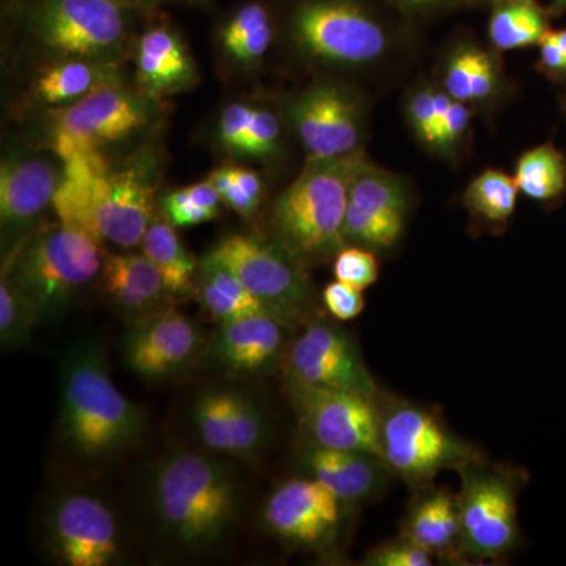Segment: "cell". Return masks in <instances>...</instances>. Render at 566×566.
I'll list each match as a JSON object with an SVG mask.
<instances>
[{"label": "cell", "instance_id": "obj_1", "mask_svg": "<svg viewBox=\"0 0 566 566\" xmlns=\"http://www.w3.org/2000/svg\"><path fill=\"white\" fill-rule=\"evenodd\" d=\"M156 189L147 163L111 172L103 155H74L63 159L52 208L63 226L129 249L142 244L153 222Z\"/></svg>", "mask_w": 566, "mask_h": 566}, {"label": "cell", "instance_id": "obj_2", "mask_svg": "<svg viewBox=\"0 0 566 566\" xmlns=\"http://www.w3.org/2000/svg\"><path fill=\"white\" fill-rule=\"evenodd\" d=\"M59 428L71 452L87 461L120 452L140 433L139 408L112 381L95 345L76 346L63 360Z\"/></svg>", "mask_w": 566, "mask_h": 566}, {"label": "cell", "instance_id": "obj_3", "mask_svg": "<svg viewBox=\"0 0 566 566\" xmlns=\"http://www.w3.org/2000/svg\"><path fill=\"white\" fill-rule=\"evenodd\" d=\"M363 151L338 158L308 159L275 200V238L301 263H318L345 248V216L354 174Z\"/></svg>", "mask_w": 566, "mask_h": 566}, {"label": "cell", "instance_id": "obj_4", "mask_svg": "<svg viewBox=\"0 0 566 566\" xmlns=\"http://www.w3.org/2000/svg\"><path fill=\"white\" fill-rule=\"evenodd\" d=\"M153 504L175 542L200 549L214 545L232 526L237 485L229 471L210 458L175 453L156 471Z\"/></svg>", "mask_w": 566, "mask_h": 566}, {"label": "cell", "instance_id": "obj_5", "mask_svg": "<svg viewBox=\"0 0 566 566\" xmlns=\"http://www.w3.org/2000/svg\"><path fill=\"white\" fill-rule=\"evenodd\" d=\"M99 245L91 234L59 222L21 249L10 281L39 319L55 316L102 273Z\"/></svg>", "mask_w": 566, "mask_h": 566}, {"label": "cell", "instance_id": "obj_6", "mask_svg": "<svg viewBox=\"0 0 566 566\" xmlns=\"http://www.w3.org/2000/svg\"><path fill=\"white\" fill-rule=\"evenodd\" d=\"M379 405L382 458L409 486H430L447 469L458 472L480 458L434 409L400 398H379Z\"/></svg>", "mask_w": 566, "mask_h": 566}, {"label": "cell", "instance_id": "obj_7", "mask_svg": "<svg viewBox=\"0 0 566 566\" xmlns=\"http://www.w3.org/2000/svg\"><path fill=\"white\" fill-rule=\"evenodd\" d=\"M205 259L237 275L245 289L285 324L305 318L314 308V290L301 268L303 263L277 240L230 234Z\"/></svg>", "mask_w": 566, "mask_h": 566}, {"label": "cell", "instance_id": "obj_8", "mask_svg": "<svg viewBox=\"0 0 566 566\" xmlns=\"http://www.w3.org/2000/svg\"><path fill=\"white\" fill-rule=\"evenodd\" d=\"M458 474L464 557L490 560L515 549L521 538L516 480L486 464L482 457L463 465Z\"/></svg>", "mask_w": 566, "mask_h": 566}, {"label": "cell", "instance_id": "obj_9", "mask_svg": "<svg viewBox=\"0 0 566 566\" xmlns=\"http://www.w3.org/2000/svg\"><path fill=\"white\" fill-rule=\"evenodd\" d=\"M123 9L117 0H39L32 29L48 51L63 59L109 63L126 40Z\"/></svg>", "mask_w": 566, "mask_h": 566}, {"label": "cell", "instance_id": "obj_10", "mask_svg": "<svg viewBox=\"0 0 566 566\" xmlns=\"http://www.w3.org/2000/svg\"><path fill=\"white\" fill-rule=\"evenodd\" d=\"M292 31L305 55L329 65H368L387 48L381 25L348 0H308L294 13Z\"/></svg>", "mask_w": 566, "mask_h": 566}, {"label": "cell", "instance_id": "obj_11", "mask_svg": "<svg viewBox=\"0 0 566 566\" xmlns=\"http://www.w3.org/2000/svg\"><path fill=\"white\" fill-rule=\"evenodd\" d=\"M290 394L311 444L382 458L379 395L300 385H290Z\"/></svg>", "mask_w": 566, "mask_h": 566}, {"label": "cell", "instance_id": "obj_12", "mask_svg": "<svg viewBox=\"0 0 566 566\" xmlns=\"http://www.w3.org/2000/svg\"><path fill=\"white\" fill-rule=\"evenodd\" d=\"M151 96L107 85L52 112L55 120V153L61 158L74 153H96L147 126L153 117Z\"/></svg>", "mask_w": 566, "mask_h": 566}, {"label": "cell", "instance_id": "obj_13", "mask_svg": "<svg viewBox=\"0 0 566 566\" xmlns=\"http://www.w3.org/2000/svg\"><path fill=\"white\" fill-rule=\"evenodd\" d=\"M290 385L327 387L378 397V385L363 354L340 327L322 322L308 323L290 345L285 356Z\"/></svg>", "mask_w": 566, "mask_h": 566}, {"label": "cell", "instance_id": "obj_14", "mask_svg": "<svg viewBox=\"0 0 566 566\" xmlns=\"http://www.w3.org/2000/svg\"><path fill=\"white\" fill-rule=\"evenodd\" d=\"M286 115L308 159L338 158L359 150L363 104L345 85L307 88L289 103Z\"/></svg>", "mask_w": 566, "mask_h": 566}, {"label": "cell", "instance_id": "obj_15", "mask_svg": "<svg viewBox=\"0 0 566 566\" xmlns=\"http://www.w3.org/2000/svg\"><path fill=\"white\" fill-rule=\"evenodd\" d=\"M48 535L54 556L69 566H107L120 556V531L95 495L66 493L51 506Z\"/></svg>", "mask_w": 566, "mask_h": 566}, {"label": "cell", "instance_id": "obj_16", "mask_svg": "<svg viewBox=\"0 0 566 566\" xmlns=\"http://www.w3.org/2000/svg\"><path fill=\"white\" fill-rule=\"evenodd\" d=\"M134 322L123 340V357L142 378H169L191 363L202 345L199 327L175 308H159Z\"/></svg>", "mask_w": 566, "mask_h": 566}, {"label": "cell", "instance_id": "obj_17", "mask_svg": "<svg viewBox=\"0 0 566 566\" xmlns=\"http://www.w3.org/2000/svg\"><path fill=\"white\" fill-rule=\"evenodd\" d=\"M342 504L327 488L311 479L282 483L268 499L264 523L279 538L300 546H319L333 538Z\"/></svg>", "mask_w": 566, "mask_h": 566}, {"label": "cell", "instance_id": "obj_18", "mask_svg": "<svg viewBox=\"0 0 566 566\" xmlns=\"http://www.w3.org/2000/svg\"><path fill=\"white\" fill-rule=\"evenodd\" d=\"M63 180L61 156L18 150L0 167V221L3 233H21L52 207Z\"/></svg>", "mask_w": 566, "mask_h": 566}, {"label": "cell", "instance_id": "obj_19", "mask_svg": "<svg viewBox=\"0 0 566 566\" xmlns=\"http://www.w3.org/2000/svg\"><path fill=\"white\" fill-rule=\"evenodd\" d=\"M193 422L205 447L227 455H252L266 436V422L259 406L233 390L200 395L193 408Z\"/></svg>", "mask_w": 566, "mask_h": 566}, {"label": "cell", "instance_id": "obj_20", "mask_svg": "<svg viewBox=\"0 0 566 566\" xmlns=\"http://www.w3.org/2000/svg\"><path fill=\"white\" fill-rule=\"evenodd\" d=\"M304 471L322 483L342 504H363L385 493L390 471L385 458L359 450L308 446L301 457Z\"/></svg>", "mask_w": 566, "mask_h": 566}, {"label": "cell", "instance_id": "obj_21", "mask_svg": "<svg viewBox=\"0 0 566 566\" xmlns=\"http://www.w3.org/2000/svg\"><path fill=\"white\" fill-rule=\"evenodd\" d=\"M285 323L271 314L245 316L221 323L212 354L216 363L234 375H259L281 359Z\"/></svg>", "mask_w": 566, "mask_h": 566}, {"label": "cell", "instance_id": "obj_22", "mask_svg": "<svg viewBox=\"0 0 566 566\" xmlns=\"http://www.w3.org/2000/svg\"><path fill=\"white\" fill-rule=\"evenodd\" d=\"M137 84L151 98L188 91L199 80L196 62L172 29L153 28L140 36L136 54Z\"/></svg>", "mask_w": 566, "mask_h": 566}, {"label": "cell", "instance_id": "obj_23", "mask_svg": "<svg viewBox=\"0 0 566 566\" xmlns=\"http://www.w3.org/2000/svg\"><path fill=\"white\" fill-rule=\"evenodd\" d=\"M401 535L434 558L455 560L464 557L458 495L431 485L420 488Z\"/></svg>", "mask_w": 566, "mask_h": 566}, {"label": "cell", "instance_id": "obj_24", "mask_svg": "<svg viewBox=\"0 0 566 566\" xmlns=\"http://www.w3.org/2000/svg\"><path fill=\"white\" fill-rule=\"evenodd\" d=\"M99 279L112 303L134 318L159 311L170 294L163 275L145 255L115 253L106 256Z\"/></svg>", "mask_w": 566, "mask_h": 566}, {"label": "cell", "instance_id": "obj_25", "mask_svg": "<svg viewBox=\"0 0 566 566\" xmlns=\"http://www.w3.org/2000/svg\"><path fill=\"white\" fill-rule=\"evenodd\" d=\"M107 85H120L109 63L63 59L40 74L35 91L43 103L70 106Z\"/></svg>", "mask_w": 566, "mask_h": 566}, {"label": "cell", "instance_id": "obj_26", "mask_svg": "<svg viewBox=\"0 0 566 566\" xmlns=\"http://www.w3.org/2000/svg\"><path fill=\"white\" fill-rule=\"evenodd\" d=\"M197 292L205 311L219 323L260 314L274 315L266 304L245 289L237 275L208 259L200 266Z\"/></svg>", "mask_w": 566, "mask_h": 566}, {"label": "cell", "instance_id": "obj_27", "mask_svg": "<svg viewBox=\"0 0 566 566\" xmlns=\"http://www.w3.org/2000/svg\"><path fill=\"white\" fill-rule=\"evenodd\" d=\"M274 40L270 11L260 2H248L221 28L219 43L227 57L241 65L262 61Z\"/></svg>", "mask_w": 566, "mask_h": 566}, {"label": "cell", "instance_id": "obj_28", "mask_svg": "<svg viewBox=\"0 0 566 566\" xmlns=\"http://www.w3.org/2000/svg\"><path fill=\"white\" fill-rule=\"evenodd\" d=\"M142 249L144 255L163 275L170 294L191 292L197 273V260L181 243L172 223L153 219L142 240Z\"/></svg>", "mask_w": 566, "mask_h": 566}, {"label": "cell", "instance_id": "obj_29", "mask_svg": "<svg viewBox=\"0 0 566 566\" xmlns=\"http://www.w3.org/2000/svg\"><path fill=\"white\" fill-rule=\"evenodd\" d=\"M349 203L378 214L406 216L408 191L397 175L364 161L349 186Z\"/></svg>", "mask_w": 566, "mask_h": 566}, {"label": "cell", "instance_id": "obj_30", "mask_svg": "<svg viewBox=\"0 0 566 566\" xmlns=\"http://www.w3.org/2000/svg\"><path fill=\"white\" fill-rule=\"evenodd\" d=\"M515 181L528 199H556L566 189L565 156L553 145L524 153L517 161Z\"/></svg>", "mask_w": 566, "mask_h": 566}, {"label": "cell", "instance_id": "obj_31", "mask_svg": "<svg viewBox=\"0 0 566 566\" xmlns=\"http://www.w3.org/2000/svg\"><path fill=\"white\" fill-rule=\"evenodd\" d=\"M495 70L486 52L463 50L450 59L444 76L446 93L458 102L485 99L494 91Z\"/></svg>", "mask_w": 566, "mask_h": 566}, {"label": "cell", "instance_id": "obj_32", "mask_svg": "<svg viewBox=\"0 0 566 566\" xmlns=\"http://www.w3.org/2000/svg\"><path fill=\"white\" fill-rule=\"evenodd\" d=\"M517 188L515 177L499 170H486L465 189V207L476 218L488 222H504L516 210Z\"/></svg>", "mask_w": 566, "mask_h": 566}, {"label": "cell", "instance_id": "obj_33", "mask_svg": "<svg viewBox=\"0 0 566 566\" xmlns=\"http://www.w3.org/2000/svg\"><path fill=\"white\" fill-rule=\"evenodd\" d=\"M546 32L543 14L528 2L512 3L499 9L490 22L491 41L504 51L539 43Z\"/></svg>", "mask_w": 566, "mask_h": 566}, {"label": "cell", "instance_id": "obj_34", "mask_svg": "<svg viewBox=\"0 0 566 566\" xmlns=\"http://www.w3.org/2000/svg\"><path fill=\"white\" fill-rule=\"evenodd\" d=\"M406 216L378 214L348 202L345 216V240L367 249L392 248L405 230Z\"/></svg>", "mask_w": 566, "mask_h": 566}, {"label": "cell", "instance_id": "obj_35", "mask_svg": "<svg viewBox=\"0 0 566 566\" xmlns=\"http://www.w3.org/2000/svg\"><path fill=\"white\" fill-rule=\"evenodd\" d=\"M36 319L39 316L32 305L10 281L9 275L7 279L2 277V282H0V337H2V345H21Z\"/></svg>", "mask_w": 566, "mask_h": 566}, {"label": "cell", "instance_id": "obj_36", "mask_svg": "<svg viewBox=\"0 0 566 566\" xmlns=\"http://www.w3.org/2000/svg\"><path fill=\"white\" fill-rule=\"evenodd\" d=\"M282 125L274 112L255 107L251 126L234 155L243 158H271L281 147Z\"/></svg>", "mask_w": 566, "mask_h": 566}, {"label": "cell", "instance_id": "obj_37", "mask_svg": "<svg viewBox=\"0 0 566 566\" xmlns=\"http://www.w3.org/2000/svg\"><path fill=\"white\" fill-rule=\"evenodd\" d=\"M334 275L335 281L348 283L364 292L378 281V260L367 248H344L335 255Z\"/></svg>", "mask_w": 566, "mask_h": 566}, {"label": "cell", "instance_id": "obj_38", "mask_svg": "<svg viewBox=\"0 0 566 566\" xmlns=\"http://www.w3.org/2000/svg\"><path fill=\"white\" fill-rule=\"evenodd\" d=\"M163 211L167 221L175 227L199 226L212 221L219 214V210L200 202L192 186L167 193L163 200Z\"/></svg>", "mask_w": 566, "mask_h": 566}, {"label": "cell", "instance_id": "obj_39", "mask_svg": "<svg viewBox=\"0 0 566 566\" xmlns=\"http://www.w3.org/2000/svg\"><path fill=\"white\" fill-rule=\"evenodd\" d=\"M434 557L401 535L368 551L364 558L367 566H431Z\"/></svg>", "mask_w": 566, "mask_h": 566}, {"label": "cell", "instance_id": "obj_40", "mask_svg": "<svg viewBox=\"0 0 566 566\" xmlns=\"http://www.w3.org/2000/svg\"><path fill=\"white\" fill-rule=\"evenodd\" d=\"M323 304L333 318L338 322H352L364 312L363 290L354 289L340 281L331 282L323 290Z\"/></svg>", "mask_w": 566, "mask_h": 566}, {"label": "cell", "instance_id": "obj_41", "mask_svg": "<svg viewBox=\"0 0 566 566\" xmlns=\"http://www.w3.org/2000/svg\"><path fill=\"white\" fill-rule=\"evenodd\" d=\"M253 111H255V106L244 102H233L223 107L221 118H219V142L226 150L233 155L251 126Z\"/></svg>", "mask_w": 566, "mask_h": 566}, {"label": "cell", "instance_id": "obj_42", "mask_svg": "<svg viewBox=\"0 0 566 566\" xmlns=\"http://www.w3.org/2000/svg\"><path fill=\"white\" fill-rule=\"evenodd\" d=\"M408 117L417 136L424 144L433 145L436 139V117H438V92L423 88L415 93L408 104Z\"/></svg>", "mask_w": 566, "mask_h": 566}, {"label": "cell", "instance_id": "obj_43", "mask_svg": "<svg viewBox=\"0 0 566 566\" xmlns=\"http://www.w3.org/2000/svg\"><path fill=\"white\" fill-rule=\"evenodd\" d=\"M210 180L212 185L216 186V189H218L222 202L229 205L238 214L243 216V218H251L253 212L259 210L260 203L262 202L253 199L252 196H249V193L238 185L232 172H230L229 166L216 169L214 172L210 175Z\"/></svg>", "mask_w": 566, "mask_h": 566}, {"label": "cell", "instance_id": "obj_44", "mask_svg": "<svg viewBox=\"0 0 566 566\" xmlns=\"http://www.w3.org/2000/svg\"><path fill=\"white\" fill-rule=\"evenodd\" d=\"M469 122H471V111L468 109L465 103L452 98L447 107L444 118L439 125L438 133H436L434 147L447 148L457 144L468 129Z\"/></svg>", "mask_w": 566, "mask_h": 566}, {"label": "cell", "instance_id": "obj_45", "mask_svg": "<svg viewBox=\"0 0 566 566\" xmlns=\"http://www.w3.org/2000/svg\"><path fill=\"white\" fill-rule=\"evenodd\" d=\"M539 46L543 65L554 73H566V57L558 44L556 32H546L539 41Z\"/></svg>", "mask_w": 566, "mask_h": 566}, {"label": "cell", "instance_id": "obj_46", "mask_svg": "<svg viewBox=\"0 0 566 566\" xmlns=\"http://www.w3.org/2000/svg\"><path fill=\"white\" fill-rule=\"evenodd\" d=\"M230 167V172H232L234 180H237L238 185L244 189L249 196H252L253 199L262 202L263 199V182L262 178L259 177L253 170L245 169V167Z\"/></svg>", "mask_w": 566, "mask_h": 566}, {"label": "cell", "instance_id": "obj_47", "mask_svg": "<svg viewBox=\"0 0 566 566\" xmlns=\"http://www.w3.org/2000/svg\"><path fill=\"white\" fill-rule=\"evenodd\" d=\"M123 7H148L151 6L155 0H117Z\"/></svg>", "mask_w": 566, "mask_h": 566}, {"label": "cell", "instance_id": "obj_48", "mask_svg": "<svg viewBox=\"0 0 566 566\" xmlns=\"http://www.w3.org/2000/svg\"><path fill=\"white\" fill-rule=\"evenodd\" d=\"M406 2H411V3H428V2H433V0H406Z\"/></svg>", "mask_w": 566, "mask_h": 566}, {"label": "cell", "instance_id": "obj_49", "mask_svg": "<svg viewBox=\"0 0 566 566\" xmlns=\"http://www.w3.org/2000/svg\"><path fill=\"white\" fill-rule=\"evenodd\" d=\"M558 2H560V3H566V0H558Z\"/></svg>", "mask_w": 566, "mask_h": 566}, {"label": "cell", "instance_id": "obj_50", "mask_svg": "<svg viewBox=\"0 0 566 566\" xmlns=\"http://www.w3.org/2000/svg\"><path fill=\"white\" fill-rule=\"evenodd\" d=\"M192 2H196V0H192Z\"/></svg>", "mask_w": 566, "mask_h": 566}]
</instances>
